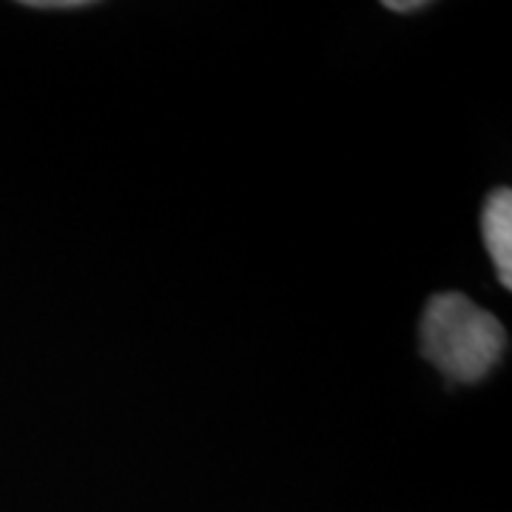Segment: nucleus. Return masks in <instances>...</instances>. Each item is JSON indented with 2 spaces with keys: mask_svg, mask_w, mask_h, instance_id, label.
<instances>
[{
  "mask_svg": "<svg viewBox=\"0 0 512 512\" xmlns=\"http://www.w3.org/2000/svg\"><path fill=\"white\" fill-rule=\"evenodd\" d=\"M421 353L456 382L490 376L507 350V330L464 293H436L421 316Z\"/></svg>",
  "mask_w": 512,
  "mask_h": 512,
  "instance_id": "obj_1",
  "label": "nucleus"
},
{
  "mask_svg": "<svg viewBox=\"0 0 512 512\" xmlns=\"http://www.w3.org/2000/svg\"><path fill=\"white\" fill-rule=\"evenodd\" d=\"M481 231L484 245L493 256L498 282L510 291L512 288V191L495 188L484 202L481 211Z\"/></svg>",
  "mask_w": 512,
  "mask_h": 512,
  "instance_id": "obj_2",
  "label": "nucleus"
},
{
  "mask_svg": "<svg viewBox=\"0 0 512 512\" xmlns=\"http://www.w3.org/2000/svg\"><path fill=\"white\" fill-rule=\"evenodd\" d=\"M26 6H35V9H80V6H86V0H29Z\"/></svg>",
  "mask_w": 512,
  "mask_h": 512,
  "instance_id": "obj_3",
  "label": "nucleus"
},
{
  "mask_svg": "<svg viewBox=\"0 0 512 512\" xmlns=\"http://www.w3.org/2000/svg\"><path fill=\"white\" fill-rule=\"evenodd\" d=\"M384 6H387V9H390V12H416V9H424V6H427V3H424V0H387V3H384Z\"/></svg>",
  "mask_w": 512,
  "mask_h": 512,
  "instance_id": "obj_4",
  "label": "nucleus"
}]
</instances>
